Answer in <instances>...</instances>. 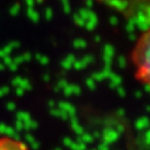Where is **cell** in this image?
<instances>
[{"label": "cell", "instance_id": "3957f363", "mask_svg": "<svg viewBox=\"0 0 150 150\" xmlns=\"http://www.w3.org/2000/svg\"><path fill=\"white\" fill-rule=\"evenodd\" d=\"M0 150H29V148L20 140L9 137H0Z\"/></svg>", "mask_w": 150, "mask_h": 150}, {"label": "cell", "instance_id": "6da1fadb", "mask_svg": "<svg viewBox=\"0 0 150 150\" xmlns=\"http://www.w3.org/2000/svg\"><path fill=\"white\" fill-rule=\"evenodd\" d=\"M134 76L150 91V26L142 32L131 51Z\"/></svg>", "mask_w": 150, "mask_h": 150}, {"label": "cell", "instance_id": "7a4b0ae2", "mask_svg": "<svg viewBox=\"0 0 150 150\" xmlns=\"http://www.w3.org/2000/svg\"><path fill=\"white\" fill-rule=\"evenodd\" d=\"M127 18L150 13V0H97Z\"/></svg>", "mask_w": 150, "mask_h": 150}]
</instances>
